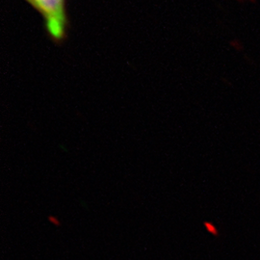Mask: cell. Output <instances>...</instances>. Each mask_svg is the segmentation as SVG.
Listing matches in <instances>:
<instances>
[{
    "label": "cell",
    "instance_id": "6da1fadb",
    "mask_svg": "<svg viewBox=\"0 0 260 260\" xmlns=\"http://www.w3.org/2000/svg\"><path fill=\"white\" fill-rule=\"evenodd\" d=\"M40 10L47 19V25L52 36L60 38L64 27L63 0H29Z\"/></svg>",
    "mask_w": 260,
    "mask_h": 260
}]
</instances>
